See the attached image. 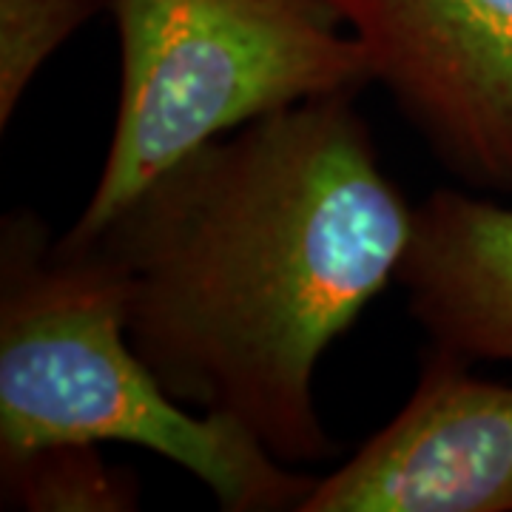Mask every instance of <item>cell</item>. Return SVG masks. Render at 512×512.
<instances>
[{"instance_id":"cell-1","label":"cell","mask_w":512,"mask_h":512,"mask_svg":"<svg viewBox=\"0 0 512 512\" xmlns=\"http://www.w3.org/2000/svg\"><path fill=\"white\" fill-rule=\"evenodd\" d=\"M413 222L339 94L202 146L66 248L120 276L128 339L177 402L231 416L279 461H316L330 444L313 370L399 276Z\"/></svg>"},{"instance_id":"cell-2","label":"cell","mask_w":512,"mask_h":512,"mask_svg":"<svg viewBox=\"0 0 512 512\" xmlns=\"http://www.w3.org/2000/svg\"><path fill=\"white\" fill-rule=\"evenodd\" d=\"M32 225L6 231L0 299L3 467L57 447L123 441L180 464L222 510H302L313 478L222 413L180 407L134 350L123 285L92 248L43 254Z\"/></svg>"},{"instance_id":"cell-3","label":"cell","mask_w":512,"mask_h":512,"mask_svg":"<svg viewBox=\"0 0 512 512\" xmlns=\"http://www.w3.org/2000/svg\"><path fill=\"white\" fill-rule=\"evenodd\" d=\"M120 106L103 174L63 245L94 239L225 131L373 80L333 0H111Z\"/></svg>"},{"instance_id":"cell-4","label":"cell","mask_w":512,"mask_h":512,"mask_svg":"<svg viewBox=\"0 0 512 512\" xmlns=\"http://www.w3.org/2000/svg\"><path fill=\"white\" fill-rule=\"evenodd\" d=\"M458 177L512 194V0H333Z\"/></svg>"},{"instance_id":"cell-5","label":"cell","mask_w":512,"mask_h":512,"mask_svg":"<svg viewBox=\"0 0 512 512\" xmlns=\"http://www.w3.org/2000/svg\"><path fill=\"white\" fill-rule=\"evenodd\" d=\"M299 512H512V387L441 350L402 413Z\"/></svg>"},{"instance_id":"cell-6","label":"cell","mask_w":512,"mask_h":512,"mask_svg":"<svg viewBox=\"0 0 512 512\" xmlns=\"http://www.w3.org/2000/svg\"><path fill=\"white\" fill-rule=\"evenodd\" d=\"M399 282L441 350L512 362V208L436 191L416 211Z\"/></svg>"},{"instance_id":"cell-7","label":"cell","mask_w":512,"mask_h":512,"mask_svg":"<svg viewBox=\"0 0 512 512\" xmlns=\"http://www.w3.org/2000/svg\"><path fill=\"white\" fill-rule=\"evenodd\" d=\"M111 0H0V126L40 66Z\"/></svg>"},{"instance_id":"cell-8","label":"cell","mask_w":512,"mask_h":512,"mask_svg":"<svg viewBox=\"0 0 512 512\" xmlns=\"http://www.w3.org/2000/svg\"><path fill=\"white\" fill-rule=\"evenodd\" d=\"M37 510H123L126 493L94 458L92 447H57L3 467Z\"/></svg>"}]
</instances>
